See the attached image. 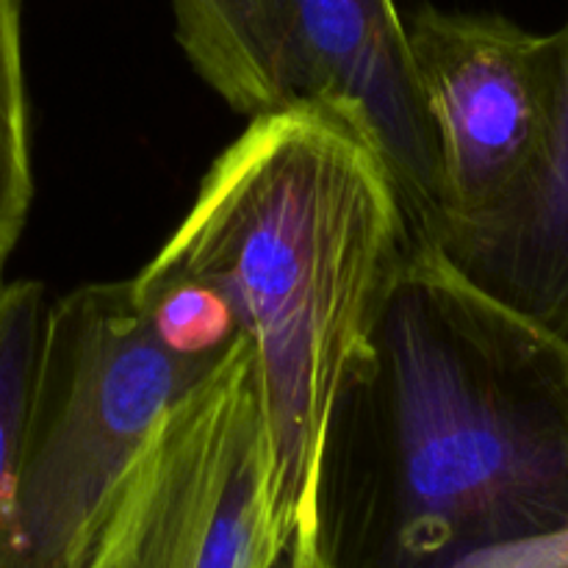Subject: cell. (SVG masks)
Instances as JSON below:
<instances>
[{
  "mask_svg": "<svg viewBox=\"0 0 568 568\" xmlns=\"http://www.w3.org/2000/svg\"><path fill=\"white\" fill-rule=\"evenodd\" d=\"M42 568H103V560H100L98 547H94L92 525H89V530L83 532L81 541L70 549V555H67V558H61L59 564H50Z\"/></svg>",
  "mask_w": 568,
  "mask_h": 568,
  "instance_id": "4fadbf2b",
  "label": "cell"
},
{
  "mask_svg": "<svg viewBox=\"0 0 568 568\" xmlns=\"http://www.w3.org/2000/svg\"><path fill=\"white\" fill-rule=\"evenodd\" d=\"M33 200L22 0H0V266L14 250Z\"/></svg>",
  "mask_w": 568,
  "mask_h": 568,
  "instance_id": "8fae6325",
  "label": "cell"
},
{
  "mask_svg": "<svg viewBox=\"0 0 568 568\" xmlns=\"http://www.w3.org/2000/svg\"><path fill=\"white\" fill-rule=\"evenodd\" d=\"M197 75L247 116L300 103L281 0H170Z\"/></svg>",
  "mask_w": 568,
  "mask_h": 568,
  "instance_id": "ba28073f",
  "label": "cell"
},
{
  "mask_svg": "<svg viewBox=\"0 0 568 568\" xmlns=\"http://www.w3.org/2000/svg\"><path fill=\"white\" fill-rule=\"evenodd\" d=\"M250 338L178 399L92 521L103 568H264L288 538Z\"/></svg>",
  "mask_w": 568,
  "mask_h": 568,
  "instance_id": "277c9868",
  "label": "cell"
},
{
  "mask_svg": "<svg viewBox=\"0 0 568 568\" xmlns=\"http://www.w3.org/2000/svg\"><path fill=\"white\" fill-rule=\"evenodd\" d=\"M305 530L327 568H568V347L414 244L344 364Z\"/></svg>",
  "mask_w": 568,
  "mask_h": 568,
  "instance_id": "6da1fadb",
  "label": "cell"
},
{
  "mask_svg": "<svg viewBox=\"0 0 568 568\" xmlns=\"http://www.w3.org/2000/svg\"><path fill=\"white\" fill-rule=\"evenodd\" d=\"M44 314H48V292L39 281L0 286V552H3Z\"/></svg>",
  "mask_w": 568,
  "mask_h": 568,
  "instance_id": "30bf717a",
  "label": "cell"
},
{
  "mask_svg": "<svg viewBox=\"0 0 568 568\" xmlns=\"http://www.w3.org/2000/svg\"><path fill=\"white\" fill-rule=\"evenodd\" d=\"M414 244L372 144L300 100L250 116L150 261L216 288L250 338L286 530L305 521L333 388Z\"/></svg>",
  "mask_w": 568,
  "mask_h": 568,
  "instance_id": "7a4b0ae2",
  "label": "cell"
},
{
  "mask_svg": "<svg viewBox=\"0 0 568 568\" xmlns=\"http://www.w3.org/2000/svg\"><path fill=\"white\" fill-rule=\"evenodd\" d=\"M214 366L155 336L131 281L87 283L48 303L0 568L59 564L166 410Z\"/></svg>",
  "mask_w": 568,
  "mask_h": 568,
  "instance_id": "3957f363",
  "label": "cell"
},
{
  "mask_svg": "<svg viewBox=\"0 0 568 568\" xmlns=\"http://www.w3.org/2000/svg\"><path fill=\"white\" fill-rule=\"evenodd\" d=\"M264 568H327L316 555L314 544H311L308 530H305V521H300L292 532H288L286 541L277 547V552L272 555V560Z\"/></svg>",
  "mask_w": 568,
  "mask_h": 568,
  "instance_id": "7c38bea8",
  "label": "cell"
},
{
  "mask_svg": "<svg viewBox=\"0 0 568 568\" xmlns=\"http://www.w3.org/2000/svg\"><path fill=\"white\" fill-rule=\"evenodd\" d=\"M566 67L547 150L488 214L442 227L427 247L466 283L568 347V22Z\"/></svg>",
  "mask_w": 568,
  "mask_h": 568,
  "instance_id": "52a82bcc",
  "label": "cell"
},
{
  "mask_svg": "<svg viewBox=\"0 0 568 568\" xmlns=\"http://www.w3.org/2000/svg\"><path fill=\"white\" fill-rule=\"evenodd\" d=\"M131 292L155 336L183 358L220 364L244 338L227 300L194 277L148 264L131 281Z\"/></svg>",
  "mask_w": 568,
  "mask_h": 568,
  "instance_id": "9c48e42d",
  "label": "cell"
},
{
  "mask_svg": "<svg viewBox=\"0 0 568 568\" xmlns=\"http://www.w3.org/2000/svg\"><path fill=\"white\" fill-rule=\"evenodd\" d=\"M281 17L300 100L372 144L427 244L444 214L442 155L394 0H281Z\"/></svg>",
  "mask_w": 568,
  "mask_h": 568,
  "instance_id": "8992f818",
  "label": "cell"
},
{
  "mask_svg": "<svg viewBox=\"0 0 568 568\" xmlns=\"http://www.w3.org/2000/svg\"><path fill=\"white\" fill-rule=\"evenodd\" d=\"M403 28L442 155L436 236L503 205L538 166L558 111L566 39L433 6L408 11Z\"/></svg>",
  "mask_w": 568,
  "mask_h": 568,
  "instance_id": "5b68a950",
  "label": "cell"
}]
</instances>
